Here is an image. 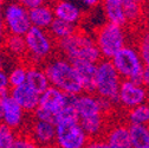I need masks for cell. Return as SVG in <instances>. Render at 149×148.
<instances>
[{
  "instance_id": "3957f363",
  "label": "cell",
  "mask_w": 149,
  "mask_h": 148,
  "mask_svg": "<svg viewBox=\"0 0 149 148\" xmlns=\"http://www.w3.org/2000/svg\"><path fill=\"white\" fill-rule=\"evenodd\" d=\"M25 40L27 46L26 61L29 64H45L51 58L54 47H57V43L54 44L56 40L49 30L33 25L25 34Z\"/></svg>"
},
{
  "instance_id": "5b68a950",
  "label": "cell",
  "mask_w": 149,
  "mask_h": 148,
  "mask_svg": "<svg viewBox=\"0 0 149 148\" xmlns=\"http://www.w3.org/2000/svg\"><path fill=\"white\" fill-rule=\"evenodd\" d=\"M111 62L114 63L123 80H132L134 82L142 83L146 65L136 46L127 44L111 58Z\"/></svg>"
},
{
  "instance_id": "277c9868",
  "label": "cell",
  "mask_w": 149,
  "mask_h": 148,
  "mask_svg": "<svg viewBox=\"0 0 149 148\" xmlns=\"http://www.w3.org/2000/svg\"><path fill=\"white\" fill-rule=\"evenodd\" d=\"M123 78L116 70L111 59L102 58L97 63V72L95 80V94L108 98L114 103H118L120 88Z\"/></svg>"
},
{
  "instance_id": "30bf717a",
  "label": "cell",
  "mask_w": 149,
  "mask_h": 148,
  "mask_svg": "<svg viewBox=\"0 0 149 148\" xmlns=\"http://www.w3.org/2000/svg\"><path fill=\"white\" fill-rule=\"evenodd\" d=\"M25 114H27L11 95L0 98V117L3 123L13 128L14 131H19L24 126Z\"/></svg>"
},
{
  "instance_id": "44dd1931",
  "label": "cell",
  "mask_w": 149,
  "mask_h": 148,
  "mask_svg": "<svg viewBox=\"0 0 149 148\" xmlns=\"http://www.w3.org/2000/svg\"><path fill=\"white\" fill-rule=\"evenodd\" d=\"M49 32L51 33V36L54 38L56 42H58L61 39H64L66 37L73 34L74 32L78 31V24H73V23H69L65 22L61 18H54V20L52 22V24L50 25V27L47 29Z\"/></svg>"
},
{
  "instance_id": "f546056e",
  "label": "cell",
  "mask_w": 149,
  "mask_h": 148,
  "mask_svg": "<svg viewBox=\"0 0 149 148\" xmlns=\"http://www.w3.org/2000/svg\"><path fill=\"white\" fill-rule=\"evenodd\" d=\"M137 49L146 66H149V31H144L137 42Z\"/></svg>"
},
{
  "instance_id": "7402d4cb",
  "label": "cell",
  "mask_w": 149,
  "mask_h": 148,
  "mask_svg": "<svg viewBox=\"0 0 149 148\" xmlns=\"http://www.w3.org/2000/svg\"><path fill=\"white\" fill-rule=\"evenodd\" d=\"M129 134L133 148H149V126L129 123Z\"/></svg>"
},
{
  "instance_id": "6da1fadb",
  "label": "cell",
  "mask_w": 149,
  "mask_h": 148,
  "mask_svg": "<svg viewBox=\"0 0 149 148\" xmlns=\"http://www.w3.org/2000/svg\"><path fill=\"white\" fill-rule=\"evenodd\" d=\"M44 69L51 85L72 96L84 92V85L77 69L66 57H51L44 64Z\"/></svg>"
},
{
  "instance_id": "74e56055",
  "label": "cell",
  "mask_w": 149,
  "mask_h": 148,
  "mask_svg": "<svg viewBox=\"0 0 149 148\" xmlns=\"http://www.w3.org/2000/svg\"><path fill=\"white\" fill-rule=\"evenodd\" d=\"M44 3H49V4H51V3H54L56 0H43Z\"/></svg>"
},
{
  "instance_id": "d590c367",
  "label": "cell",
  "mask_w": 149,
  "mask_h": 148,
  "mask_svg": "<svg viewBox=\"0 0 149 148\" xmlns=\"http://www.w3.org/2000/svg\"><path fill=\"white\" fill-rule=\"evenodd\" d=\"M143 85L149 90V66H144L143 70V78H142Z\"/></svg>"
},
{
  "instance_id": "52a82bcc",
  "label": "cell",
  "mask_w": 149,
  "mask_h": 148,
  "mask_svg": "<svg viewBox=\"0 0 149 148\" xmlns=\"http://www.w3.org/2000/svg\"><path fill=\"white\" fill-rule=\"evenodd\" d=\"M3 23L6 33L25 36L32 27L30 10L17 0L8 1L3 10Z\"/></svg>"
},
{
  "instance_id": "ba28073f",
  "label": "cell",
  "mask_w": 149,
  "mask_h": 148,
  "mask_svg": "<svg viewBox=\"0 0 149 148\" xmlns=\"http://www.w3.org/2000/svg\"><path fill=\"white\" fill-rule=\"evenodd\" d=\"M56 146L61 148H83L89 146L90 138L85 133L79 121L57 123Z\"/></svg>"
},
{
  "instance_id": "9c48e42d",
  "label": "cell",
  "mask_w": 149,
  "mask_h": 148,
  "mask_svg": "<svg viewBox=\"0 0 149 148\" xmlns=\"http://www.w3.org/2000/svg\"><path fill=\"white\" fill-rule=\"evenodd\" d=\"M148 89L143 83H137L132 80H123L120 88L118 103L125 110L137 107L148 101Z\"/></svg>"
},
{
  "instance_id": "7c38bea8",
  "label": "cell",
  "mask_w": 149,
  "mask_h": 148,
  "mask_svg": "<svg viewBox=\"0 0 149 148\" xmlns=\"http://www.w3.org/2000/svg\"><path fill=\"white\" fill-rule=\"evenodd\" d=\"M72 98H73L72 95H69L63 90L56 88L53 85H50L44 92L40 94L39 107L50 112L54 116L64 105L71 102Z\"/></svg>"
},
{
  "instance_id": "5bb4252c",
  "label": "cell",
  "mask_w": 149,
  "mask_h": 148,
  "mask_svg": "<svg viewBox=\"0 0 149 148\" xmlns=\"http://www.w3.org/2000/svg\"><path fill=\"white\" fill-rule=\"evenodd\" d=\"M11 96L29 114H32L39 105L40 94L31 88L27 83L11 88Z\"/></svg>"
},
{
  "instance_id": "603a6c76",
  "label": "cell",
  "mask_w": 149,
  "mask_h": 148,
  "mask_svg": "<svg viewBox=\"0 0 149 148\" xmlns=\"http://www.w3.org/2000/svg\"><path fill=\"white\" fill-rule=\"evenodd\" d=\"M5 49L13 57L17 58L26 57L27 46H26L25 36L7 33V36L5 37Z\"/></svg>"
},
{
  "instance_id": "2e32d148",
  "label": "cell",
  "mask_w": 149,
  "mask_h": 148,
  "mask_svg": "<svg viewBox=\"0 0 149 148\" xmlns=\"http://www.w3.org/2000/svg\"><path fill=\"white\" fill-rule=\"evenodd\" d=\"M104 141L107 148H130L132 141H130L129 126L117 124L110 128L104 134Z\"/></svg>"
},
{
  "instance_id": "83f0119b",
  "label": "cell",
  "mask_w": 149,
  "mask_h": 148,
  "mask_svg": "<svg viewBox=\"0 0 149 148\" xmlns=\"http://www.w3.org/2000/svg\"><path fill=\"white\" fill-rule=\"evenodd\" d=\"M27 68L29 65L25 64H17L14 65L10 72H8V78H10V85L11 88L22 85L26 83L27 78Z\"/></svg>"
},
{
  "instance_id": "ac0fdd59",
  "label": "cell",
  "mask_w": 149,
  "mask_h": 148,
  "mask_svg": "<svg viewBox=\"0 0 149 148\" xmlns=\"http://www.w3.org/2000/svg\"><path fill=\"white\" fill-rule=\"evenodd\" d=\"M30 18L33 26L47 30L56 18L53 6L49 3H42L40 5L30 10Z\"/></svg>"
},
{
  "instance_id": "1f68e13d",
  "label": "cell",
  "mask_w": 149,
  "mask_h": 148,
  "mask_svg": "<svg viewBox=\"0 0 149 148\" xmlns=\"http://www.w3.org/2000/svg\"><path fill=\"white\" fill-rule=\"evenodd\" d=\"M32 116L34 119H38V120H45V121H54V116L53 114H51L50 112H47V110L43 109L42 107L38 105V108H37L34 112L32 113Z\"/></svg>"
},
{
  "instance_id": "e575fe53",
  "label": "cell",
  "mask_w": 149,
  "mask_h": 148,
  "mask_svg": "<svg viewBox=\"0 0 149 148\" xmlns=\"http://www.w3.org/2000/svg\"><path fill=\"white\" fill-rule=\"evenodd\" d=\"M78 1L88 8H95L103 3V0H78Z\"/></svg>"
},
{
  "instance_id": "8fae6325",
  "label": "cell",
  "mask_w": 149,
  "mask_h": 148,
  "mask_svg": "<svg viewBox=\"0 0 149 148\" xmlns=\"http://www.w3.org/2000/svg\"><path fill=\"white\" fill-rule=\"evenodd\" d=\"M29 134L33 139L37 146L40 147H49L56 145V136H57V128L56 123L52 121L45 120H32L30 124V132Z\"/></svg>"
},
{
  "instance_id": "8d00e7d4",
  "label": "cell",
  "mask_w": 149,
  "mask_h": 148,
  "mask_svg": "<svg viewBox=\"0 0 149 148\" xmlns=\"http://www.w3.org/2000/svg\"><path fill=\"white\" fill-rule=\"evenodd\" d=\"M144 23H146V26H147V30L149 31V5L146 6L144 8Z\"/></svg>"
},
{
  "instance_id": "7a4b0ae2",
  "label": "cell",
  "mask_w": 149,
  "mask_h": 148,
  "mask_svg": "<svg viewBox=\"0 0 149 148\" xmlns=\"http://www.w3.org/2000/svg\"><path fill=\"white\" fill-rule=\"evenodd\" d=\"M57 49L62 56L71 62L90 61L98 63L103 57L95 37L78 30L73 34L57 42Z\"/></svg>"
},
{
  "instance_id": "836d02e7",
  "label": "cell",
  "mask_w": 149,
  "mask_h": 148,
  "mask_svg": "<svg viewBox=\"0 0 149 148\" xmlns=\"http://www.w3.org/2000/svg\"><path fill=\"white\" fill-rule=\"evenodd\" d=\"M17 1L20 3L22 5H24L25 7H27L29 10H31V8L36 7V6L40 5L42 3H44L43 0H17Z\"/></svg>"
},
{
  "instance_id": "9a60e30c",
  "label": "cell",
  "mask_w": 149,
  "mask_h": 148,
  "mask_svg": "<svg viewBox=\"0 0 149 148\" xmlns=\"http://www.w3.org/2000/svg\"><path fill=\"white\" fill-rule=\"evenodd\" d=\"M52 6L56 17L65 22L79 24L83 18L82 8L71 0H56L54 3H52Z\"/></svg>"
},
{
  "instance_id": "4fadbf2b",
  "label": "cell",
  "mask_w": 149,
  "mask_h": 148,
  "mask_svg": "<svg viewBox=\"0 0 149 148\" xmlns=\"http://www.w3.org/2000/svg\"><path fill=\"white\" fill-rule=\"evenodd\" d=\"M73 105L77 110L79 120L96 116L103 114L100 97L92 92H82L79 95L73 96Z\"/></svg>"
},
{
  "instance_id": "e0dca14e",
  "label": "cell",
  "mask_w": 149,
  "mask_h": 148,
  "mask_svg": "<svg viewBox=\"0 0 149 148\" xmlns=\"http://www.w3.org/2000/svg\"><path fill=\"white\" fill-rule=\"evenodd\" d=\"M72 63L81 76V80L84 85V91L95 94V80H96V72H97V63L90 62V61H74Z\"/></svg>"
},
{
  "instance_id": "cb8c5ba5",
  "label": "cell",
  "mask_w": 149,
  "mask_h": 148,
  "mask_svg": "<svg viewBox=\"0 0 149 148\" xmlns=\"http://www.w3.org/2000/svg\"><path fill=\"white\" fill-rule=\"evenodd\" d=\"M104 116H105L104 114H101V115L79 120L81 126L83 127V129L89 135L90 139H97V138L102 136L103 131H104V126H105Z\"/></svg>"
},
{
  "instance_id": "8992f818",
  "label": "cell",
  "mask_w": 149,
  "mask_h": 148,
  "mask_svg": "<svg viewBox=\"0 0 149 148\" xmlns=\"http://www.w3.org/2000/svg\"><path fill=\"white\" fill-rule=\"evenodd\" d=\"M95 39L102 53V57L111 59L127 45V32L124 26L107 22L95 32Z\"/></svg>"
},
{
  "instance_id": "484cf974",
  "label": "cell",
  "mask_w": 149,
  "mask_h": 148,
  "mask_svg": "<svg viewBox=\"0 0 149 148\" xmlns=\"http://www.w3.org/2000/svg\"><path fill=\"white\" fill-rule=\"evenodd\" d=\"M143 5L144 4H141L136 1V0H133V1H129L123 5L127 19H128V24H134L141 20V18L144 15Z\"/></svg>"
},
{
  "instance_id": "ffe728a7",
  "label": "cell",
  "mask_w": 149,
  "mask_h": 148,
  "mask_svg": "<svg viewBox=\"0 0 149 148\" xmlns=\"http://www.w3.org/2000/svg\"><path fill=\"white\" fill-rule=\"evenodd\" d=\"M103 12L107 18V22L114 23L117 25H128V19L124 12V7L116 0H103L102 3Z\"/></svg>"
},
{
  "instance_id": "d6a6232c",
  "label": "cell",
  "mask_w": 149,
  "mask_h": 148,
  "mask_svg": "<svg viewBox=\"0 0 149 148\" xmlns=\"http://www.w3.org/2000/svg\"><path fill=\"white\" fill-rule=\"evenodd\" d=\"M3 88H11L8 72H6L4 69L0 71V89H3Z\"/></svg>"
},
{
  "instance_id": "4316f807",
  "label": "cell",
  "mask_w": 149,
  "mask_h": 148,
  "mask_svg": "<svg viewBox=\"0 0 149 148\" xmlns=\"http://www.w3.org/2000/svg\"><path fill=\"white\" fill-rule=\"evenodd\" d=\"M79 121L77 110L73 105V98L71 102H69L66 105H64L59 112L54 115V123H65V122H74Z\"/></svg>"
},
{
  "instance_id": "d6986e66",
  "label": "cell",
  "mask_w": 149,
  "mask_h": 148,
  "mask_svg": "<svg viewBox=\"0 0 149 148\" xmlns=\"http://www.w3.org/2000/svg\"><path fill=\"white\" fill-rule=\"evenodd\" d=\"M26 83L39 94L44 92L51 85L44 66L42 68L37 64H29Z\"/></svg>"
},
{
  "instance_id": "4dcf8cb0",
  "label": "cell",
  "mask_w": 149,
  "mask_h": 148,
  "mask_svg": "<svg viewBox=\"0 0 149 148\" xmlns=\"http://www.w3.org/2000/svg\"><path fill=\"white\" fill-rule=\"evenodd\" d=\"M33 147H37V145L30 134H27V135L26 134H17L13 148H33Z\"/></svg>"
},
{
  "instance_id": "d4e9b609",
  "label": "cell",
  "mask_w": 149,
  "mask_h": 148,
  "mask_svg": "<svg viewBox=\"0 0 149 148\" xmlns=\"http://www.w3.org/2000/svg\"><path fill=\"white\" fill-rule=\"evenodd\" d=\"M127 121L128 123L149 126V102L127 110Z\"/></svg>"
},
{
  "instance_id": "f1b7e54d",
  "label": "cell",
  "mask_w": 149,
  "mask_h": 148,
  "mask_svg": "<svg viewBox=\"0 0 149 148\" xmlns=\"http://www.w3.org/2000/svg\"><path fill=\"white\" fill-rule=\"evenodd\" d=\"M14 132L15 131L13 128L8 127L5 123L0 126V148H13L17 138V134Z\"/></svg>"
}]
</instances>
